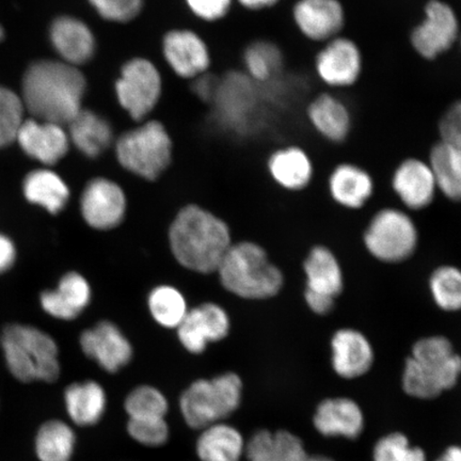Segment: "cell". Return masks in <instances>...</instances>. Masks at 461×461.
I'll list each match as a JSON object with an SVG mask.
<instances>
[{
    "label": "cell",
    "mask_w": 461,
    "mask_h": 461,
    "mask_svg": "<svg viewBox=\"0 0 461 461\" xmlns=\"http://www.w3.org/2000/svg\"><path fill=\"white\" fill-rule=\"evenodd\" d=\"M249 461H307L301 438L288 430L270 431L262 429L256 432L246 445Z\"/></svg>",
    "instance_id": "cell-30"
},
{
    "label": "cell",
    "mask_w": 461,
    "mask_h": 461,
    "mask_svg": "<svg viewBox=\"0 0 461 461\" xmlns=\"http://www.w3.org/2000/svg\"><path fill=\"white\" fill-rule=\"evenodd\" d=\"M19 256V247L13 236L0 230V276L16 267Z\"/></svg>",
    "instance_id": "cell-45"
},
{
    "label": "cell",
    "mask_w": 461,
    "mask_h": 461,
    "mask_svg": "<svg viewBox=\"0 0 461 461\" xmlns=\"http://www.w3.org/2000/svg\"><path fill=\"white\" fill-rule=\"evenodd\" d=\"M221 84V78L212 77L210 73L201 75L198 78L192 80L193 91L198 99L206 104H212Z\"/></svg>",
    "instance_id": "cell-46"
},
{
    "label": "cell",
    "mask_w": 461,
    "mask_h": 461,
    "mask_svg": "<svg viewBox=\"0 0 461 461\" xmlns=\"http://www.w3.org/2000/svg\"><path fill=\"white\" fill-rule=\"evenodd\" d=\"M241 392L243 384L233 373L197 380L181 396L182 416L187 425L194 429H203L221 422V420L238 411Z\"/></svg>",
    "instance_id": "cell-7"
},
{
    "label": "cell",
    "mask_w": 461,
    "mask_h": 461,
    "mask_svg": "<svg viewBox=\"0 0 461 461\" xmlns=\"http://www.w3.org/2000/svg\"><path fill=\"white\" fill-rule=\"evenodd\" d=\"M313 425L321 436L354 440L365 429V413L359 403L348 397H330L317 405Z\"/></svg>",
    "instance_id": "cell-24"
},
{
    "label": "cell",
    "mask_w": 461,
    "mask_h": 461,
    "mask_svg": "<svg viewBox=\"0 0 461 461\" xmlns=\"http://www.w3.org/2000/svg\"><path fill=\"white\" fill-rule=\"evenodd\" d=\"M461 356L445 336L420 338L403 365L402 387L413 399L434 400L458 384Z\"/></svg>",
    "instance_id": "cell-4"
},
{
    "label": "cell",
    "mask_w": 461,
    "mask_h": 461,
    "mask_svg": "<svg viewBox=\"0 0 461 461\" xmlns=\"http://www.w3.org/2000/svg\"><path fill=\"white\" fill-rule=\"evenodd\" d=\"M92 290L88 280L77 272H68L53 288H45L39 294L38 303L42 312L50 319L72 321L88 308Z\"/></svg>",
    "instance_id": "cell-18"
},
{
    "label": "cell",
    "mask_w": 461,
    "mask_h": 461,
    "mask_svg": "<svg viewBox=\"0 0 461 461\" xmlns=\"http://www.w3.org/2000/svg\"><path fill=\"white\" fill-rule=\"evenodd\" d=\"M270 176L290 192L308 188L314 177V164L310 154L296 144L275 149L267 161Z\"/></svg>",
    "instance_id": "cell-28"
},
{
    "label": "cell",
    "mask_w": 461,
    "mask_h": 461,
    "mask_svg": "<svg viewBox=\"0 0 461 461\" xmlns=\"http://www.w3.org/2000/svg\"><path fill=\"white\" fill-rule=\"evenodd\" d=\"M292 19L305 40L321 45L341 36L348 14L341 0H296Z\"/></svg>",
    "instance_id": "cell-13"
},
{
    "label": "cell",
    "mask_w": 461,
    "mask_h": 461,
    "mask_svg": "<svg viewBox=\"0 0 461 461\" xmlns=\"http://www.w3.org/2000/svg\"><path fill=\"white\" fill-rule=\"evenodd\" d=\"M115 158L123 169L143 180L155 181L169 168L173 140L166 125L149 118L115 137Z\"/></svg>",
    "instance_id": "cell-5"
},
{
    "label": "cell",
    "mask_w": 461,
    "mask_h": 461,
    "mask_svg": "<svg viewBox=\"0 0 461 461\" xmlns=\"http://www.w3.org/2000/svg\"><path fill=\"white\" fill-rule=\"evenodd\" d=\"M195 452L201 461H240L246 443L238 429L219 422L202 429Z\"/></svg>",
    "instance_id": "cell-32"
},
{
    "label": "cell",
    "mask_w": 461,
    "mask_h": 461,
    "mask_svg": "<svg viewBox=\"0 0 461 461\" xmlns=\"http://www.w3.org/2000/svg\"><path fill=\"white\" fill-rule=\"evenodd\" d=\"M5 37V32H4V29L2 26H0V41H2V40L4 39Z\"/></svg>",
    "instance_id": "cell-50"
},
{
    "label": "cell",
    "mask_w": 461,
    "mask_h": 461,
    "mask_svg": "<svg viewBox=\"0 0 461 461\" xmlns=\"http://www.w3.org/2000/svg\"><path fill=\"white\" fill-rule=\"evenodd\" d=\"M243 62L247 77L263 86L273 84L281 77L285 67L282 50L267 40H258L248 45Z\"/></svg>",
    "instance_id": "cell-35"
},
{
    "label": "cell",
    "mask_w": 461,
    "mask_h": 461,
    "mask_svg": "<svg viewBox=\"0 0 461 461\" xmlns=\"http://www.w3.org/2000/svg\"><path fill=\"white\" fill-rule=\"evenodd\" d=\"M241 7L250 11H264L272 9L278 5L281 0H235Z\"/></svg>",
    "instance_id": "cell-48"
},
{
    "label": "cell",
    "mask_w": 461,
    "mask_h": 461,
    "mask_svg": "<svg viewBox=\"0 0 461 461\" xmlns=\"http://www.w3.org/2000/svg\"><path fill=\"white\" fill-rule=\"evenodd\" d=\"M439 140L461 151V97L449 104L438 122Z\"/></svg>",
    "instance_id": "cell-43"
},
{
    "label": "cell",
    "mask_w": 461,
    "mask_h": 461,
    "mask_svg": "<svg viewBox=\"0 0 461 461\" xmlns=\"http://www.w3.org/2000/svg\"><path fill=\"white\" fill-rule=\"evenodd\" d=\"M259 86L245 73H230L221 78L214 102L218 117L223 124L240 131L255 117L258 105Z\"/></svg>",
    "instance_id": "cell-15"
},
{
    "label": "cell",
    "mask_w": 461,
    "mask_h": 461,
    "mask_svg": "<svg viewBox=\"0 0 461 461\" xmlns=\"http://www.w3.org/2000/svg\"><path fill=\"white\" fill-rule=\"evenodd\" d=\"M66 411L75 425L89 428L99 423L106 411L105 390L95 380L68 384L63 394Z\"/></svg>",
    "instance_id": "cell-31"
},
{
    "label": "cell",
    "mask_w": 461,
    "mask_h": 461,
    "mask_svg": "<svg viewBox=\"0 0 461 461\" xmlns=\"http://www.w3.org/2000/svg\"><path fill=\"white\" fill-rule=\"evenodd\" d=\"M373 461H428L424 449L414 447L406 435L391 432L375 443Z\"/></svg>",
    "instance_id": "cell-39"
},
{
    "label": "cell",
    "mask_w": 461,
    "mask_h": 461,
    "mask_svg": "<svg viewBox=\"0 0 461 461\" xmlns=\"http://www.w3.org/2000/svg\"><path fill=\"white\" fill-rule=\"evenodd\" d=\"M102 20L113 24H129L140 17L146 0H88Z\"/></svg>",
    "instance_id": "cell-41"
},
{
    "label": "cell",
    "mask_w": 461,
    "mask_h": 461,
    "mask_svg": "<svg viewBox=\"0 0 461 461\" xmlns=\"http://www.w3.org/2000/svg\"><path fill=\"white\" fill-rule=\"evenodd\" d=\"M51 45L61 61L82 67L94 59L96 39L88 24L74 16H59L50 26Z\"/></svg>",
    "instance_id": "cell-23"
},
{
    "label": "cell",
    "mask_w": 461,
    "mask_h": 461,
    "mask_svg": "<svg viewBox=\"0 0 461 461\" xmlns=\"http://www.w3.org/2000/svg\"><path fill=\"white\" fill-rule=\"evenodd\" d=\"M161 54L167 66L182 79L192 80L209 73V46L199 33L188 28H173L161 40Z\"/></svg>",
    "instance_id": "cell-12"
},
{
    "label": "cell",
    "mask_w": 461,
    "mask_h": 461,
    "mask_svg": "<svg viewBox=\"0 0 461 461\" xmlns=\"http://www.w3.org/2000/svg\"><path fill=\"white\" fill-rule=\"evenodd\" d=\"M128 432L137 443L149 447L165 446L170 436L165 418L130 419Z\"/></svg>",
    "instance_id": "cell-42"
},
{
    "label": "cell",
    "mask_w": 461,
    "mask_h": 461,
    "mask_svg": "<svg viewBox=\"0 0 461 461\" xmlns=\"http://www.w3.org/2000/svg\"><path fill=\"white\" fill-rule=\"evenodd\" d=\"M113 91L121 109L140 123L151 118L158 106L164 92L163 75L149 58L132 57L121 67Z\"/></svg>",
    "instance_id": "cell-8"
},
{
    "label": "cell",
    "mask_w": 461,
    "mask_h": 461,
    "mask_svg": "<svg viewBox=\"0 0 461 461\" xmlns=\"http://www.w3.org/2000/svg\"><path fill=\"white\" fill-rule=\"evenodd\" d=\"M86 79L61 60L32 63L23 78L21 99L33 119L68 125L84 108Z\"/></svg>",
    "instance_id": "cell-1"
},
{
    "label": "cell",
    "mask_w": 461,
    "mask_h": 461,
    "mask_svg": "<svg viewBox=\"0 0 461 461\" xmlns=\"http://www.w3.org/2000/svg\"><path fill=\"white\" fill-rule=\"evenodd\" d=\"M15 141L29 158L51 167L67 157L71 147L66 125L37 119H24Z\"/></svg>",
    "instance_id": "cell-16"
},
{
    "label": "cell",
    "mask_w": 461,
    "mask_h": 461,
    "mask_svg": "<svg viewBox=\"0 0 461 461\" xmlns=\"http://www.w3.org/2000/svg\"><path fill=\"white\" fill-rule=\"evenodd\" d=\"M432 302L445 312L461 311V268L454 265H441L432 270L429 278Z\"/></svg>",
    "instance_id": "cell-36"
},
{
    "label": "cell",
    "mask_w": 461,
    "mask_h": 461,
    "mask_svg": "<svg viewBox=\"0 0 461 461\" xmlns=\"http://www.w3.org/2000/svg\"><path fill=\"white\" fill-rule=\"evenodd\" d=\"M24 112L21 96L0 86V149L15 141L17 131L24 121Z\"/></svg>",
    "instance_id": "cell-40"
},
{
    "label": "cell",
    "mask_w": 461,
    "mask_h": 461,
    "mask_svg": "<svg viewBox=\"0 0 461 461\" xmlns=\"http://www.w3.org/2000/svg\"><path fill=\"white\" fill-rule=\"evenodd\" d=\"M130 419L165 418L168 412V401L157 388L141 385L131 392L124 402Z\"/></svg>",
    "instance_id": "cell-38"
},
{
    "label": "cell",
    "mask_w": 461,
    "mask_h": 461,
    "mask_svg": "<svg viewBox=\"0 0 461 461\" xmlns=\"http://www.w3.org/2000/svg\"><path fill=\"white\" fill-rule=\"evenodd\" d=\"M217 272L229 292L246 299L274 297L284 286L281 270L253 243L230 246Z\"/></svg>",
    "instance_id": "cell-6"
},
{
    "label": "cell",
    "mask_w": 461,
    "mask_h": 461,
    "mask_svg": "<svg viewBox=\"0 0 461 461\" xmlns=\"http://www.w3.org/2000/svg\"><path fill=\"white\" fill-rule=\"evenodd\" d=\"M391 187L409 211L428 209L438 194L428 159L414 157L403 158L397 164L392 173Z\"/></svg>",
    "instance_id": "cell-17"
},
{
    "label": "cell",
    "mask_w": 461,
    "mask_h": 461,
    "mask_svg": "<svg viewBox=\"0 0 461 461\" xmlns=\"http://www.w3.org/2000/svg\"><path fill=\"white\" fill-rule=\"evenodd\" d=\"M331 199L348 210H360L373 198L375 182L370 172L350 161L339 163L328 176Z\"/></svg>",
    "instance_id": "cell-25"
},
{
    "label": "cell",
    "mask_w": 461,
    "mask_h": 461,
    "mask_svg": "<svg viewBox=\"0 0 461 461\" xmlns=\"http://www.w3.org/2000/svg\"><path fill=\"white\" fill-rule=\"evenodd\" d=\"M458 46H459V49L461 50V33H460V38H459V41H458Z\"/></svg>",
    "instance_id": "cell-51"
},
{
    "label": "cell",
    "mask_w": 461,
    "mask_h": 461,
    "mask_svg": "<svg viewBox=\"0 0 461 461\" xmlns=\"http://www.w3.org/2000/svg\"><path fill=\"white\" fill-rule=\"evenodd\" d=\"M71 146L86 158L95 159L113 148L115 134L113 124L91 109L82 111L68 125Z\"/></svg>",
    "instance_id": "cell-27"
},
{
    "label": "cell",
    "mask_w": 461,
    "mask_h": 461,
    "mask_svg": "<svg viewBox=\"0 0 461 461\" xmlns=\"http://www.w3.org/2000/svg\"><path fill=\"white\" fill-rule=\"evenodd\" d=\"M331 366L339 377L353 380L365 376L375 362L373 345L355 328H341L330 339Z\"/></svg>",
    "instance_id": "cell-21"
},
{
    "label": "cell",
    "mask_w": 461,
    "mask_h": 461,
    "mask_svg": "<svg viewBox=\"0 0 461 461\" xmlns=\"http://www.w3.org/2000/svg\"><path fill=\"white\" fill-rule=\"evenodd\" d=\"M22 194L27 203L51 216L66 210L71 199V189L59 173L41 167L28 173L22 183Z\"/></svg>",
    "instance_id": "cell-26"
},
{
    "label": "cell",
    "mask_w": 461,
    "mask_h": 461,
    "mask_svg": "<svg viewBox=\"0 0 461 461\" xmlns=\"http://www.w3.org/2000/svg\"><path fill=\"white\" fill-rule=\"evenodd\" d=\"M149 309L160 326L177 328L188 312L185 298L176 288L161 285L149 296Z\"/></svg>",
    "instance_id": "cell-37"
},
{
    "label": "cell",
    "mask_w": 461,
    "mask_h": 461,
    "mask_svg": "<svg viewBox=\"0 0 461 461\" xmlns=\"http://www.w3.org/2000/svg\"><path fill=\"white\" fill-rule=\"evenodd\" d=\"M336 301L337 299L322 295V294L304 290V302L316 315L326 316L330 314L336 307Z\"/></svg>",
    "instance_id": "cell-47"
},
{
    "label": "cell",
    "mask_w": 461,
    "mask_h": 461,
    "mask_svg": "<svg viewBox=\"0 0 461 461\" xmlns=\"http://www.w3.org/2000/svg\"><path fill=\"white\" fill-rule=\"evenodd\" d=\"M365 70V57L354 39L339 36L321 45L314 57V71L330 90L353 88Z\"/></svg>",
    "instance_id": "cell-11"
},
{
    "label": "cell",
    "mask_w": 461,
    "mask_h": 461,
    "mask_svg": "<svg viewBox=\"0 0 461 461\" xmlns=\"http://www.w3.org/2000/svg\"><path fill=\"white\" fill-rule=\"evenodd\" d=\"M77 435L70 424L49 420L40 426L34 438V453L39 461H72Z\"/></svg>",
    "instance_id": "cell-34"
},
{
    "label": "cell",
    "mask_w": 461,
    "mask_h": 461,
    "mask_svg": "<svg viewBox=\"0 0 461 461\" xmlns=\"http://www.w3.org/2000/svg\"><path fill=\"white\" fill-rule=\"evenodd\" d=\"M305 291L337 299L344 291V273L339 258L326 246L317 245L303 262Z\"/></svg>",
    "instance_id": "cell-29"
},
{
    "label": "cell",
    "mask_w": 461,
    "mask_h": 461,
    "mask_svg": "<svg viewBox=\"0 0 461 461\" xmlns=\"http://www.w3.org/2000/svg\"><path fill=\"white\" fill-rule=\"evenodd\" d=\"M461 24L457 11L446 0H428L423 15L409 32V44L425 61H436L458 45Z\"/></svg>",
    "instance_id": "cell-10"
},
{
    "label": "cell",
    "mask_w": 461,
    "mask_h": 461,
    "mask_svg": "<svg viewBox=\"0 0 461 461\" xmlns=\"http://www.w3.org/2000/svg\"><path fill=\"white\" fill-rule=\"evenodd\" d=\"M436 461H461V447H448Z\"/></svg>",
    "instance_id": "cell-49"
},
{
    "label": "cell",
    "mask_w": 461,
    "mask_h": 461,
    "mask_svg": "<svg viewBox=\"0 0 461 461\" xmlns=\"http://www.w3.org/2000/svg\"><path fill=\"white\" fill-rule=\"evenodd\" d=\"M169 239L178 263L201 274L217 272L232 246L227 224L197 205L184 207L178 212Z\"/></svg>",
    "instance_id": "cell-2"
},
{
    "label": "cell",
    "mask_w": 461,
    "mask_h": 461,
    "mask_svg": "<svg viewBox=\"0 0 461 461\" xmlns=\"http://www.w3.org/2000/svg\"><path fill=\"white\" fill-rule=\"evenodd\" d=\"M229 330L226 311L215 303H204L188 310L185 319L177 327V336L190 353L200 354L210 342L226 338Z\"/></svg>",
    "instance_id": "cell-22"
},
{
    "label": "cell",
    "mask_w": 461,
    "mask_h": 461,
    "mask_svg": "<svg viewBox=\"0 0 461 461\" xmlns=\"http://www.w3.org/2000/svg\"><path fill=\"white\" fill-rule=\"evenodd\" d=\"M85 356L108 373H115L131 359L132 348L128 339L111 321H101L85 330L79 337Z\"/></svg>",
    "instance_id": "cell-20"
},
{
    "label": "cell",
    "mask_w": 461,
    "mask_h": 461,
    "mask_svg": "<svg viewBox=\"0 0 461 461\" xmlns=\"http://www.w3.org/2000/svg\"><path fill=\"white\" fill-rule=\"evenodd\" d=\"M80 215L89 227L105 230L119 226L126 212L122 187L107 177L92 178L80 194Z\"/></svg>",
    "instance_id": "cell-14"
},
{
    "label": "cell",
    "mask_w": 461,
    "mask_h": 461,
    "mask_svg": "<svg viewBox=\"0 0 461 461\" xmlns=\"http://www.w3.org/2000/svg\"><path fill=\"white\" fill-rule=\"evenodd\" d=\"M305 117L316 135L328 143L343 144L353 131L354 118L348 104L333 92L315 95L305 108Z\"/></svg>",
    "instance_id": "cell-19"
},
{
    "label": "cell",
    "mask_w": 461,
    "mask_h": 461,
    "mask_svg": "<svg viewBox=\"0 0 461 461\" xmlns=\"http://www.w3.org/2000/svg\"><path fill=\"white\" fill-rule=\"evenodd\" d=\"M428 161L438 193L455 203H461V151L438 140L429 149Z\"/></svg>",
    "instance_id": "cell-33"
},
{
    "label": "cell",
    "mask_w": 461,
    "mask_h": 461,
    "mask_svg": "<svg viewBox=\"0 0 461 461\" xmlns=\"http://www.w3.org/2000/svg\"><path fill=\"white\" fill-rule=\"evenodd\" d=\"M234 0H185L188 10L202 22L215 23L226 17Z\"/></svg>",
    "instance_id": "cell-44"
},
{
    "label": "cell",
    "mask_w": 461,
    "mask_h": 461,
    "mask_svg": "<svg viewBox=\"0 0 461 461\" xmlns=\"http://www.w3.org/2000/svg\"><path fill=\"white\" fill-rule=\"evenodd\" d=\"M0 350L11 376L22 384H54L61 375L60 348L48 331L10 322L0 332Z\"/></svg>",
    "instance_id": "cell-3"
},
{
    "label": "cell",
    "mask_w": 461,
    "mask_h": 461,
    "mask_svg": "<svg viewBox=\"0 0 461 461\" xmlns=\"http://www.w3.org/2000/svg\"><path fill=\"white\" fill-rule=\"evenodd\" d=\"M419 239L411 216L395 207L375 212L363 233L366 251L385 264H400L411 258L418 249Z\"/></svg>",
    "instance_id": "cell-9"
}]
</instances>
